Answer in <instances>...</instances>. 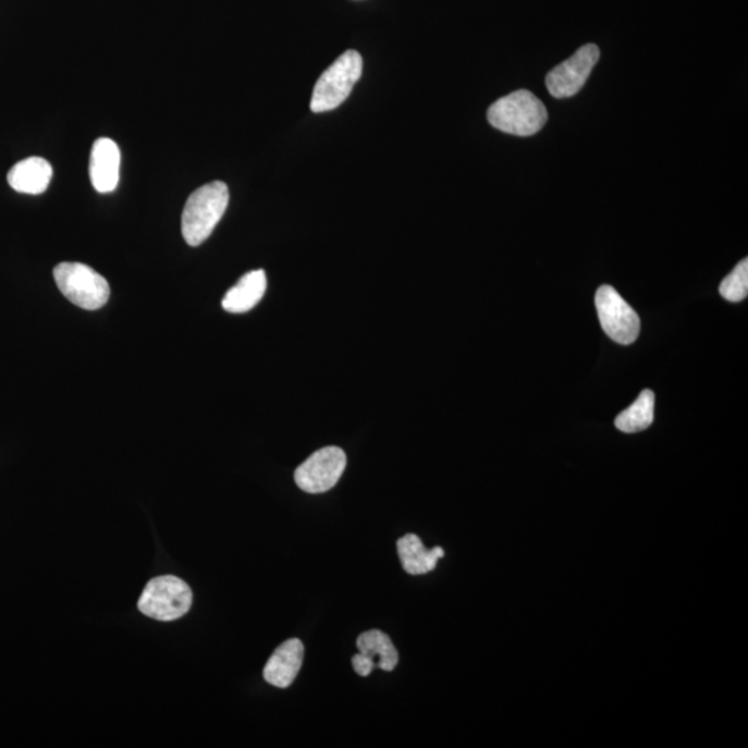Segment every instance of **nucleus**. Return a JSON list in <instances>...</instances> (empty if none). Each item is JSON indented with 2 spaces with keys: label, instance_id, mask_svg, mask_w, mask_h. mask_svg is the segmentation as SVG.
I'll use <instances>...</instances> for the list:
<instances>
[{
  "label": "nucleus",
  "instance_id": "1",
  "mask_svg": "<svg viewBox=\"0 0 748 748\" xmlns=\"http://www.w3.org/2000/svg\"><path fill=\"white\" fill-rule=\"evenodd\" d=\"M229 205L226 183L216 181L198 187L187 198L182 212V235L192 247L211 236Z\"/></svg>",
  "mask_w": 748,
  "mask_h": 748
},
{
  "label": "nucleus",
  "instance_id": "2",
  "mask_svg": "<svg viewBox=\"0 0 748 748\" xmlns=\"http://www.w3.org/2000/svg\"><path fill=\"white\" fill-rule=\"evenodd\" d=\"M488 121L505 134L531 136L547 124L548 111L531 91L517 90L490 107Z\"/></svg>",
  "mask_w": 748,
  "mask_h": 748
},
{
  "label": "nucleus",
  "instance_id": "3",
  "mask_svg": "<svg viewBox=\"0 0 748 748\" xmlns=\"http://www.w3.org/2000/svg\"><path fill=\"white\" fill-rule=\"evenodd\" d=\"M364 60L356 50H347L334 61L315 85L310 110L314 113H326L338 109L348 99L354 85L363 75Z\"/></svg>",
  "mask_w": 748,
  "mask_h": 748
},
{
  "label": "nucleus",
  "instance_id": "4",
  "mask_svg": "<svg viewBox=\"0 0 748 748\" xmlns=\"http://www.w3.org/2000/svg\"><path fill=\"white\" fill-rule=\"evenodd\" d=\"M61 294L76 307L96 310L109 302V282L88 265L61 262L53 271Z\"/></svg>",
  "mask_w": 748,
  "mask_h": 748
},
{
  "label": "nucleus",
  "instance_id": "5",
  "mask_svg": "<svg viewBox=\"0 0 748 748\" xmlns=\"http://www.w3.org/2000/svg\"><path fill=\"white\" fill-rule=\"evenodd\" d=\"M193 593L189 585L174 575L151 579L142 592L137 608L147 617L175 621L189 612Z\"/></svg>",
  "mask_w": 748,
  "mask_h": 748
},
{
  "label": "nucleus",
  "instance_id": "6",
  "mask_svg": "<svg viewBox=\"0 0 748 748\" xmlns=\"http://www.w3.org/2000/svg\"><path fill=\"white\" fill-rule=\"evenodd\" d=\"M594 304H597L600 324L610 339L623 345L635 343L640 332V320L638 314L621 297L617 290L608 284L599 287Z\"/></svg>",
  "mask_w": 748,
  "mask_h": 748
},
{
  "label": "nucleus",
  "instance_id": "7",
  "mask_svg": "<svg viewBox=\"0 0 748 748\" xmlns=\"http://www.w3.org/2000/svg\"><path fill=\"white\" fill-rule=\"evenodd\" d=\"M345 466H347V456L341 447H322L295 470V485L308 493L328 492L338 485Z\"/></svg>",
  "mask_w": 748,
  "mask_h": 748
},
{
  "label": "nucleus",
  "instance_id": "8",
  "mask_svg": "<svg viewBox=\"0 0 748 748\" xmlns=\"http://www.w3.org/2000/svg\"><path fill=\"white\" fill-rule=\"evenodd\" d=\"M600 50L597 45H585L572 58L563 61L547 76L549 94L556 99L572 98L583 89L594 65L598 64Z\"/></svg>",
  "mask_w": 748,
  "mask_h": 748
},
{
  "label": "nucleus",
  "instance_id": "9",
  "mask_svg": "<svg viewBox=\"0 0 748 748\" xmlns=\"http://www.w3.org/2000/svg\"><path fill=\"white\" fill-rule=\"evenodd\" d=\"M121 151L109 137L96 140L90 151L89 176L99 193H111L120 182Z\"/></svg>",
  "mask_w": 748,
  "mask_h": 748
},
{
  "label": "nucleus",
  "instance_id": "10",
  "mask_svg": "<svg viewBox=\"0 0 748 748\" xmlns=\"http://www.w3.org/2000/svg\"><path fill=\"white\" fill-rule=\"evenodd\" d=\"M304 653V645L299 639H289L280 645L265 665V680L274 688H289L302 670Z\"/></svg>",
  "mask_w": 748,
  "mask_h": 748
},
{
  "label": "nucleus",
  "instance_id": "11",
  "mask_svg": "<svg viewBox=\"0 0 748 748\" xmlns=\"http://www.w3.org/2000/svg\"><path fill=\"white\" fill-rule=\"evenodd\" d=\"M53 177V168L40 157H29L17 162L9 171L8 182L12 189L24 195H42Z\"/></svg>",
  "mask_w": 748,
  "mask_h": 748
},
{
  "label": "nucleus",
  "instance_id": "12",
  "mask_svg": "<svg viewBox=\"0 0 748 748\" xmlns=\"http://www.w3.org/2000/svg\"><path fill=\"white\" fill-rule=\"evenodd\" d=\"M267 292V274L262 269L252 271L238 280L222 299L223 309L231 314H244L261 302Z\"/></svg>",
  "mask_w": 748,
  "mask_h": 748
},
{
  "label": "nucleus",
  "instance_id": "13",
  "mask_svg": "<svg viewBox=\"0 0 748 748\" xmlns=\"http://www.w3.org/2000/svg\"><path fill=\"white\" fill-rule=\"evenodd\" d=\"M402 567L410 575L429 574L436 569L439 560L445 556L444 549L432 548L431 551L425 548L421 539L415 534L402 537L396 542Z\"/></svg>",
  "mask_w": 748,
  "mask_h": 748
},
{
  "label": "nucleus",
  "instance_id": "14",
  "mask_svg": "<svg viewBox=\"0 0 748 748\" xmlns=\"http://www.w3.org/2000/svg\"><path fill=\"white\" fill-rule=\"evenodd\" d=\"M356 646H358L360 654L373 660L375 665L387 671V673L394 671L395 666L398 665V651H396L390 636L381 633V630L371 629L360 634L356 640Z\"/></svg>",
  "mask_w": 748,
  "mask_h": 748
},
{
  "label": "nucleus",
  "instance_id": "15",
  "mask_svg": "<svg viewBox=\"0 0 748 748\" xmlns=\"http://www.w3.org/2000/svg\"><path fill=\"white\" fill-rule=\"evenodd\" d=\"M654 402L653 391H642L638 400L627 410L617 416L615 427L623 432H627V434L649 429L654 420Z\"/></svg>",
  "mask_w": 748,
  "mask_h": 748
},
{
  "label": "nucleus",
  "instance_id": "16",
  "mask_svg": "<svg viewBox=\"0 0 748 748\" xmlns=\"http://www.w3.org/2000/svg\"><path fill=\"white\" fill-rule=\"evenodd\" d=\"M722 297L731 303H740L748 294V261L743 259L737 267L721 283Z\"/></svg>",
  "mask_w": 748,
  "mask_h": 748
},
{
  "label": "nucleus",
  "instance_id": "17",
  "mask_svg": "<svg viewBox=\"0 0 748 748\" xmlns=\"http://www.w3.org/2000/svg\"><path fill=\"white\" fill-rule=\"evenodd\" d=\"M353 666L356 674L360 676H369L371 673H373L376 665L373 660L366 658V655L359 653L354 655Z\"/></svg>",
  "mask_w": 748,
  "mask_h": 748
}]
</instances>
